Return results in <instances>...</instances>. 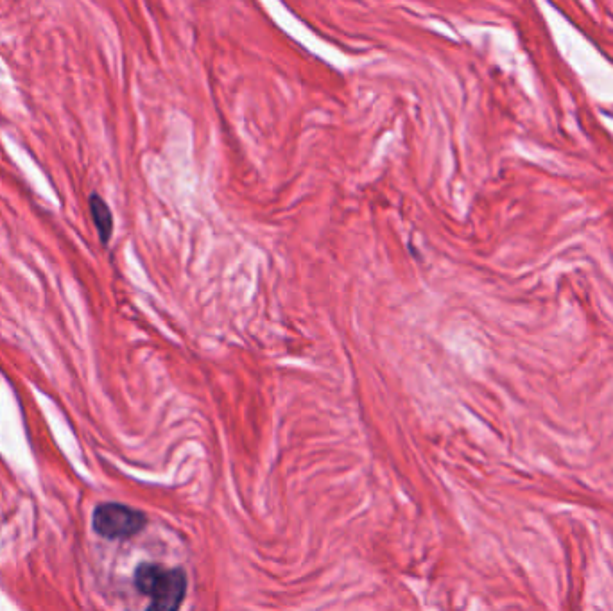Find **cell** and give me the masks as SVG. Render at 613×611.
<instances>
[{
	"instance_id": "obj_2",
	"label": "cell",
	"mask_w": 613,
	"mask_h": 611,
	"mask_svg": "<svg viewBox=\"0 0 613 611\" xmlns=\"http://www.w3.org/2000/svg\"><path fill=\"white\" fill-rule=\"evenodd\" d=\"M147 518L139 509L124 504H101L92 517L95 533L108 540H121L140 533L146 527Z\"/></svg>"
},
{
	"instance_id": "obj_3",
	"label": "cell",
	"mask_w": 613,
	"mask_h": 611,
	"mask_svg": "<svg viewBox=\"0 0 613 611\" xmlns=\"http://www.w3.org/2000/svg\"><path fill=\"white\" fill-rule=\"evenodd\" d=\"M90 214H92V221H94L101 241L103 244H108L113 235V214L110 207L106 205V201L97 194L90 196Z\"/></svg>"
},
{
	"instance_id": "obj_1",
	"label": "cell",
	"mask_w": 613,
	"mask_h": 611,
	"mask_svg": "<svg viewBox=\"0 0 613 611\" xmlns=\"http://www.w3.org/2000/svg\"><path fill=\"white\" fill-rule=\"evenodd\" d=\"M135 586L149 597L147 611H180L187 595V574L182 568L142 563L135 570Z\"/></svg>"
}]
</instances>
